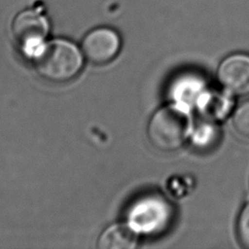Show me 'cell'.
<instances>
[{
    "label": "cell",
    "instance_id": "12",
    "mask_svg": "<svg viewBox=\"0 0 249 249\" xmlns=\"http://www.w3.org/2000/svg\"><path fill=\"white\" fill-rule=\"evenodd\" d=\"M236 233L241 245L249 249V201L243 206L238 215Z\"/></svg>",
    "mask_w": 249,
    "mask_h": 249
},
{
    "label": "cell",
    "instance_id": "4",
    "mask_svg": "<svg viewBox=\"0 0 249 249\" xmlns=\"http://www.w3.org/2000/svg\"><path fill=\"white\" fill-rule=\"evenodd\" d=\"M51 28L48 16L38 7H27L15 15L11 33L21 53L33 59L48 40Z\"/></svg>",
    "mask_w": 249,
    "mask_h": 249
},
{
    "label": "cell",
    "instance_id": "10",
    "mask_svg": "<svg viewBox=\"0 0 249 249\" xmlns=\"http://www.w3.org/2000/svg\"><path fill=\"white\" fill-rule=\"evenodd\" d=\"M192 133V141L198 149H206L213 146L219 136V131L213 124H201Z\"/></svg>",
    "mask_w": 249,
    "mask_h": 249
},
{
    "label": "cell",
    "instance_id": "6",
    "mask_svg": "<svg viewBox=\"0 0 249 249\" xmlns=\"http://www.w3.org/2000/svg\"><path fill=\"white\" fill-rule=\"evenodd\" d=\"M217 79L227 92L234 95L249 94V54L236 53L220 63Z\"/></svg>",
    "mask_w": 249,
    "mask_h": 249
},
{
    "label": "cell",
    "instance_id": "1",
    "mask_svg": "<svg viewBox=\"0 0 249 249\" xmlns=\"http://www.w3.org/2000/svg\"><path fill=\"white\" fill-rule=\"evenodd\" d=\"M85 56L74 42L66 38L47 40L32 59L37 73L46 81L64 84L75 79L84 67Z\"/></svg>",
    "mask_w": 249,
    "mask_h": 249
},
{
    "label": "cell",
    "instance_id": "3",
    "mask_svg": "<svg viewBox=\"0 0 249 249\" xmlns=\"http://www.w3.org/2000/svg\"><path fill=\"white\" fill-rule=\"evenodd\" d=\"M172 204L160 194L137 196L128 206L127 224L139 234L158 235L164 232L173 220Z\"/></svg>",
    "mask_w": 249,
    "mask_h": 249
},
{
    "label": "cell",
    "instance_id": "7",
    "mask_svg": "<svg viewBox=\"0 0 249 249\" xmlns=\"http://www.w3.org/2000/svg\"><path fill=\"white\" fill-rule=\"evenodd\" d=\"M138 233L127 224H115L106 228L97 239L99 249H132L137 246Z\"/></svg>",
    "mask_w": 249,
    "mask_h": 249
},
{
    "label": "cell",
    "instance_id": "11",
    "mask_svg": "<svg viewBox=\"0 0 249 249\" xmlns=\"http://www.w3.org/2000/svg\"><path fill=\"white\" fill-rule=\"evenodd\" d=\"M231 122L235 132L241 137L249 139V101L236 108Z\"/></svg>",
    "mask_w": 249,
    "mask_h": 249
},
{
    "label": "cell",
    "instance_id": "8",
    "mask_svg": "<svg viewBox=\"0 0 249 249\" xmlns=\"http://www.w3.org/2000/svg\"><path fill=\"white\" fill-rule=\"evenodd\" d=\"M199 112L208 120H221L231 107V99L217 92L205 90L197 99L196 106Z\"/></svg>",
    "mask_w": 249,
    "mask_h": 249
},
{
    "label": "cell",
    "instance_id": "2",
    "mask_svg": "<svg viewBox=\"0 0 249 249\" xmlns=\"http://www.w3.org/2000/svg\"><path fill=\"white\" fill-rule=\"evenodd\" d=\"M193 132V122L187 107L172 103L160 108L151 117L147 134L150 143L161 152L180 149Z\"/></svg>",
    "mask_w": 249,
    "mask_h": 249
},
{
    "label": "cell",
    "instance_id": "9",
    "mask_svg": "<svg viewBox=\"0 0 249 249\" xmlns=\"http://www.w3.org/2000/svg\"><path fill=\"white\" fill-rule=\"evenodd\" d=\"M184 78L185 79L179 80L176 83L174 89L172 88L171 91L172 94L174 93L175 103L185 107L189 104L196 105L198 97L205 91L202 81L197 80L195 77H191L190 79H187V77Z\"/></svg>",
    "mask_w": 249,
    "mask_h": 249
},
{
    "label": "cell",
    "instance_id": "5",
    "mask_svg": "<svg viewBox=\"0 0 249 249\" xmlns=\"http://www.w3.org/2000/svg\"><path fill=\"white\" fill-rule=\"evenodd\" d=\"M80 48L88 61L103 65L111 62L119 54L122 38L114 28L98 26L85 34Z\"/></svg>",
    "mask_w": 249,
    "mask_h": 249
}]
</instances>
